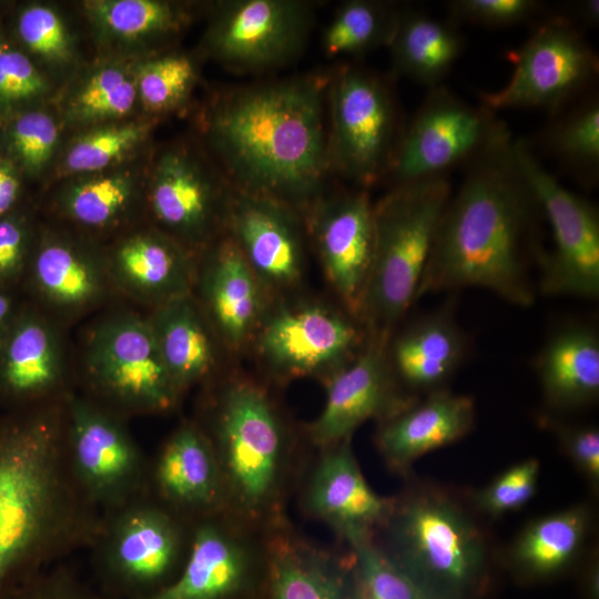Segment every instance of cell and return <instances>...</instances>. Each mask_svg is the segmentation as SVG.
<instances>
[{
	"mask_svg": "<svg viewBox=\"0 0 599 599\" xmlns=\"http://www.w3.org/2000/svg\"><path fill=\"white\" fill-rule=\"evenodd\" d=\"M331 75L232 89L206 115L207 141L236 191L305 213L332 173L324 121Z\"/></svg>",
	"mask_w": 599,
	"mask_h": 599,
	"instance_id": "obj_1",
	"label": "cell"
},
{
	"mask_svg": "<svg viewBox=\"0 0 599 599\" xmlns=\"http://www.w3.org/2000/svg\"><path fill=\"white\" fill-rule=\"evenodd\" d=\"M504 133L467 164L443 211L417 298L475 286L529 306L535 291L527 273L540 206Z\"/></svg>",
	"mask_w": 599,
	"mask_h": 599,
	"instance_id": "obj_2",
	"label": "cell"
},
{
	"mask_svg": "<svg viewBox=\"0 0 599 599\" xmlns=\"http://www.w3.org/2000/svg\"><path fill=\"white\" fill-rule=\"evenodd\" d=\"M62 425L48 409L0 430V599L77 531Z\"/></svg>",
	"mask_w": 599,
	"mask_h": 599,
	"instance_id": "obj_3",
	"label": "cell"
},
{
	"mask_svg": "<svg viewBox=\"0 0 599 599\" xmlns=\"http://www.w3.org/2000/svg\"><path fill=\"white\" fill-rule=\"evenodd\" d=\"M447 175L394 185L373 206L374 250L361 317L389 333L417 300L435 232L450 197Z\"/></svg>",
	"mask_w": 599,
	"mask_h": 599,
	"instance_id": "obj_4",
	"label": "cell"
},
{
	"mask_svg": "<svg viewBox=\"0 0 599 599\" xmlns=\"http://www.w3.org/2000/svg\"><path fill=\"white\" fill-rule=\"evenodd\" d=\"M392 521L390 558L430 599H454L470 590L485 565V546L469 517L449 499L418 495Z\"/></svg>",
	"mask_w": 599,
	"mask_h": 599,
	"instance_id": "obj_5",
	"label": "cell"
},
{
	"mask_svg": "<svg viewBox=\"0 0 599 599\" xmlns=\"http://www.w3.org/2000/svg\"><path fill=\"white\" fill-rule=\"evenodd\" d=\"M326 101L332 173L366 189L387 174L398 143L390 87L370 71L344 67L331 75Z\"/></svg>",
	"mask_w": 599,
	"mask_h": 599,
	"instance_id": "obj_6",
	"label": "cell"
},
{
	"mask_svg": "<svg viewBox=\"0 0 599 599\" xmlns=\"http://www.w3.org/2000/svg\"><path fill=\"white\" fill-rule=\"evenodd\" d=\"M216 440L223 484L243 510L261 511L276 490L285 449L282 424L263 389L246 380L226 388Z\"/></svg>",
	"mask_w": 599,
	"mask_h": 599,
	"instance_id": "obj_7",
	"label": "cell"
},
{
	"mask_svg": "<svg viewBox=\"0 0 599 599\" xmlns=\"http://www.w3.org/2000/svg\"><path fill=\"white\" fill-rule=\"evenodd\" d=\"M507 131L489 109L471 105L438 85L400 135L386 175L394 185L444 176L468 164Z\"/></svg>",
	"mask_w": 599,
	"mask_h": 599,
	"instance_id": "obj_8",
	"label": "cell"
},
{
	"mask_svg": "<svg viewBox=\"0 0 599 599\" xmlns=\"http://www.w3.org/2000/svg\"><path fill=\"white\" fill-rule=\"evenodd\" d=\"M517 162L552 230L540 255V288L547 295H599V216L595 206L560 184L524 140H514Z\"/></svg>",
	"mask_w": 599,
	"mask_h": 599,
	"instance_id": "obj_9",
	"label": "cell"
},
{
	"mask_svg": "<svg viewBox=\"0 0 599 599\" xmlns=\"http://www.w3.org/2000/svg\"><path fill=\"white\" fill-rule=\"evenodd\" d=\"M315 4L303 0H230L215 4L205 52L237 73L284 67L305 49Z\"/></svg>",
	"mask_w": 599,
	"mask_h": 599,
	"instance_id": "obj_10",
	"label": "cell"
},
{
	"mask_svg": "<svg viewBox=\"0 0 599 599\" xmlns=\"http://www.w3.org/2000/svg\"><path fill=\"white\" fill-rule=\"evenodd\" d=\"M514 71L497 91L480 93L490 111L555 110L586 89L598 74V59L565 19L540 24L514 53Z\"/></svg>",
	"mask_w": 599,
	"mask_h": 599,
	"instance_id": "obj_11",
	"label": "cell"
},
{
	"mask_svg": "<svg viewBox=\"0 0 599 599\" xmlns=\"http://www.w3.org/2000/svg\"><path fill=\"white\" fill-rule=\"evenodd\" d=\"M85 366L95 386L128 408L162 412L175 404L179 389L160 355L149 319L121 313L90 334Z\"/></svg>",
	"mask_w": 599,
	"mask_h": 599,
	"instance_id": "obj_12",
	"label": "cell"
},
{
	"mask_svg": "<svg viewBox=\"0 0 599 599\" xmlns=\"http://www.w3.org/2000/svg\"><path fill=\"white\" fill-rule=\"evenodd\" d=\"M257 351L276 373L333 374L363 348V334L343 314L318 304L281 306L257 328Z\"/></svg>",
	"mask_w": 599,
	"mask_h": 599,
	"instance_id": "obj_13",
	"label": "cell"
},
{
	"mask_svg": "<svg viewBox=\"0 0 599 599\" xmlns=\"http://www.w3.org/2000/svg\"><path fill=\"white\" fill-rule=\"evenodd\" d=\"M233 187L184 148L163 152L150 176L149 204L162 232L184 246L207 243L226 225Z\"/></svg>",
	"mask_w": 599,
	"mask_h": 599,
	"instance_id": "obj_14",
	"label": "cell"
},
{
	"mask_svg": "<svg viewBox=\"0 0 599 599\" xmlns=\"http://www.w3.org/2000/svg\"><path fill=\"white\" fill-rule=\"evenodd\" d=\"M374 204L366 189L323 193L305 212L327 280L356 317L374 250Z\"/></svg>",
	"mask_w": 599,
	"mask_h": 599,
	"instance_id": "obj_15",
	"label": "cell"
},
{
	"mask_svg": "<svg viewBox=\"0 0 599 599\" xmlns=\"http://www.w3.org/2000/svg\"><path fill=\"white\" fill-rule=\"evenodd\" d=\"M389 333H370L359 353L328 376L319 416L309 426L313 441L324 448L352 437L366 420L387 417L414 402L397 395L389 361Z\"/></svg>",
	"mask_w": 599,
	"mask_h": 599,
	"instance_id": "obj_16",
	"label": "cell"
},
{
	"mask_svg": "<svg viewBox=\"0 0 599 599\" xmlns=\"http://www.w3.org/2000/svg\"><path fill=\"white\" fill-rule=\"evenodd\" d=\"M72 475L92 502L123 506L141 478V457L125 429L93 405L73 399L68 412Z\"/></svg>",
	"mask_w": 599,
	"mask_h": 599,
	"instance_id": "obj_17",
	"label": "cell"
},
{
	"mask_svg": "<svg viewBox=\"0 0 599 599\" xmlns=\"http://www.w3.org/2000/svg\"><path fill=\"white\" fill-rule=\"evenodd\" d=\"M225 227L265 287L284 290L300 281L305 251L298 212L233 189Z\"/></svg>",
	"mask_w": 599,
	"mask_h": 599,
	"instance_id": "obj_18",
	"label": "cell"
},
{
	"mask_svg": "<svg viewBox=\"0 0 599 599\" xmlns=\"http://www.w3.org/2000/svg\"><path fill=\"white\" fill-rule=\"evenodd\" d=\"M326 449L308 485L311 512L345 538L370 534L374 527L387 522L394 504L365 479L352 451L351 438Z\"/></svg>",
	"mask_w": 599,
	"mask_h": 599,
	"instance_id": "obj_19",
	"label": "cell"
},
{
	"mask_svg": "<svg viewBox=\"0 0 599 599\" xmlns=\"http://www.w3.org/2000/svg\"><path fill=\"white\" fill-rule=\"evenodd\" d=\"M180 549L177 527L163 510L133 505L119 512L109 529L105 561L118 581L143 589L172 569Z\"/></svg>",
	"mask_w": 599,
	"mask_h": 599,
	"instance_id": "obj_20",
	"label": "cell"
},
{
	"mask_svg": "<svg viewBox=\"0 0 599 599\" xmlns=\"http://www.w3.org/2000/svg\"><path fill=\"white\" fill-rule=\"evenodd\" d=\"M475 404L471 397L439 388L420 403L387 417L377 434L385 460L396 469L463 438L471 428Z\"/></svg>",
	"mask_w": 599,
	"mask_h": 599,
	"instance_id": "obj_21",
	"label": "cell"
},
{
	"mask_svg": "<svg viewBox=\"0 0 599 599\" xmlns=\"http://www.w3.org/2000/svg\"><path fill=\"white\" fill-rule=\"evenodd\" d=\"M203 298L224 343L237 349L264 318V285L226 234L213 246L202 278Z\"/></svg>",
	"mask_w": 599,
	"mask_h": 599,
	"instance_id": "obj_22",
	"label": "cell"
},
{
	"mask_svg": "<svg viewBox=\"0 0 599 599\" xmlns=\"http://www.w3.org/2000/svg\"><path fill=\"white\" fill-rule=\"evenodd\" d=\"M108 268L122 288L156 306L191 295L194 273L186 246L161 230L122 240Z\"/></svg>",
	"mask_w": 599,
	"mask_h": 599,
	"instance_id": "obj_23",
	"label": "cell"
},
{
	"mask_svg": "<svg viewBox=\"0 0 599 599\" xmlns=\"http://www.w3.org/2000/svg\"><path fill=\"white\" fill-rule=\"evenodd\" d=\"M466 353V336L450 308L423 316L388 345L395 375L412 388L430 392L441 388Z\"/></svg>",
	"mask_w": 599,
	"mask_h": 599,
	"instance_id": "obj_24",
	"label": "cell"
},
{
	"mask_svg": "<svg viewBox=\"0 0 599 599\" xmlns=\"http://www.w3.org/2000/svg\"><path fill=\"white\" fill-rule=\"evenodd\" d=\"M546 400L556 408H576L599 394V338L593 328L569 325L555 333L537 358Z\"/></svg>",
	"mask_w": 599,
	"mask_h": 599,
	"instance_id": "obj_25",
	"label": "cell"
},
{
	"mask_svg": "<svg viewBox=\"0 0 599 599\" xmlns=\"http://www.w3.org/2000/svg\"><path fill=\"white\" fill-rule=\"evenodd\" d=\"M247 569L243 546L213 524L195 532L179 578L135 599H224L242 583Z\"/></svg>",
	"mask_w": 599,
	"mask_h": 599,
	"instance_id": "obj_26",
	"label": "cell"
},
{
	"mask_svg": "<svg viewBox=\"0 0 599 599\" xmlns=\"http://www.w3.org/2000/svg\"><path fill=\"white\" fill-rule=\"evenodd\" d=\"M393 71L430 89L450 72L464 49V38L453 20L424 12L399 10L387 44Z\"/></svg>",
	"mask_w": 599,
	"mask_h": 599,
	"instance_id": "obj_27",
	"label": "cell"
},
{
	"mask_svg": "<svg viewBox=\"0 0 599 599\" xmlns=\"http://www.w3.org/2000/svg\"><path fill=\"white\" fill-rule=\"evenodd\" d=\"M162 496L184 508L213 504L223 486L215 449L194 425L181 426L166 441L155 467Z\"/></svg>",
	"mask_w": 599,
	"mask_h": 599,
	"instance_id": "obj_28",
	"label": "cell"
},
{
	"mask_svg": "<svg viewBox=\"0 0 599 599\" xmlns=\"http://www.w3.org/2000/svg\"><path fill=\"white\" fill-rule=\"evenodd\" d=\"M62 373V347L52 326L37 316L19 321L1 348L2 387L19 397L40 396L58 386Z\"/></svg>",
	"mask_w": 599,
	"mask_h": 599,
	"instance_id": "obj_29",
	"label": "cell"
},
{
	"mask_svg": "<svg viewBox=\"0 0 599 599\" xmlns=\"http://www.w3.org/2000/svg\"><path fill=\"white\" fill-rule=\"evenodd\" d=\"M149 323L179 392L209 374L215 362L214 343L191 295L156 306Z\"/></svg>",
	"mask_w": 599,
	"mask_h": 599,
	"instance_id": "obj_30",
	"label": "cell"
},
{
	"mask_svg": "<svg viewBox=\"0 0 599 599\" xmlns=\"http://www.w3.org/2000/svg\"><path fill=\"white\" fill-rule=\"evenodd\" d=\"M105 267L72 242L48 238L35 253L34 284L52 306L67 312L95 304L104 292Z\"/></svg>",
	"mask_w": 599,
	"mask_h": 599,
	"instance_id": "obj_31",
	"label": "cell"
},
{
	"mask_svg": "<svg viewBox=\"0 0 599 599\" xmlns=\"http://www.w3.org/2000/svg\"><path fill=\"white\" fill-rule=\"evenodd\" d=\"M87 9L105 39L123 44L170 40L192 17L185 4L159 0H98Z\"/></svg>",
	"mask_w": 599,
	"mask_h": 599,
	"instance_id": "obj_32",
	"label": "cell"
},
{
	"mask_svg": "<svg viewBox=\"0 0 599 599\" xmlns=\"http://www.w3.org/2000/svg\"><path fill=\"white\" fill-rule=\"evenodd\" d=\"M587 522L583 507H572L540 518L518 538L514 548L516 562L534 575L558 572L579 551Z\"/></svg>",
	"mask_w": 599,
	"mask_h": 599,
	"instance_id": "obj_33",
	"label": "cell"
},
{
	"mask_svg": "<svg viewBox=\"0 0 599 599\" xmlns=\"http://www.w3.org/2000/svg\"><path fill=\"white\" fill-rule=\"evenodd\" d=\"M399 14L389 2H343L323 31L322 47L328 57L358 55L387 47Z\"/></svg>",
	"mask_w": 599,
	"mask_h": 599,
	"instance_id": "obj_34",
	"label": "cell"
},
{
	"mask_svg": "<svg viewBox=\"0 0 599 599\" xmlns=\"http://www.w3.org/2000/svg\"><path fill=\"white\" fill-rule=\"evenodd\" d=\"M139 101L135 74L120 64L100 65L65 100V114L74 123L101 124L131 113Z\"/></svg>",
	"mask_w": 599,
	"mask_h": 599,
	"instance_id": "obj_35",
	"label": "cell"
},
{
	"mask_svg": "<svg viewBox=\"0 0 599 599\" xmlns=\"http://www.w3.org/2000/svg\"><path fill=\"white\" fill-rule=\"evenodd\" d=\"M102 172L75 181L63 196L64 212L83 227L102 230L112 226L135 200L136 184L131 174Z\"/></svg>",
	"mask_w": 599,
	"mask_h": 599,
	"instance_id": "obj_36",
	"label": "cell"
},
{
	"mask_svg": "<svg viewBox=\"0 0 599 599\" xmlns=\"http://www.w3.org/2000/svg\"><path fill=\"white\" fill-rule=\"evenodd\" d=\"M196 79L197 65L186 53L152 58L140 64L135 73L139 102L151 113L175 112L187 103Z\"/></svg>",
	"mask_w": 599,
	"mask_h": 599,
	"instance_id": "obj_37",
	"label": "cell"
},
{
	"mask_svg": "<svg viewBox=\"0 0 599 599\" xmlns=\"http://www.w3.org/2000/svg\"><path fill=\"white\" fill-rule=\"evenodd\" d=\"M271 558L272 599H344L324 564L306 549L277 544Z\"/></svg>",
	"mask_w": 599,
	"mask_h": 599,
	"instance_id": "obj_38",
	"label": "cell"
},
{
	"mask_svg": "<svg viewBox=\"0 0 599 599\" xmlns=\"http://www.w3.org/2000/svg\"><path fill=\"white\" fill-rule=\"evenodd\" d=\"M354 554L358 599H430L390 556L379 549L370 534L346 538Z\"/></svg>",
	"mask_w": 599,
	"mask_h": 599,
	"instance_id": "obj_39",
	"label": "cell"
},
{
	"mask_svg": "<svg viewBox=\"0 0 599 599\" xmlns=\"http://www.w3.org/2000/svg\"><path fill=\"white\" fill-rule=\"evenodd\" d=\"M547 149L576 171L593 173L599 165V103L582 102L547 131Z\"/></svg>",
	"mask_w": 599,
	"mask_h": 599,
	"instance_id": "obj_40",
	"label": "cell"
},
{
	"mask_svg": "<svg viewBox=\"0 0 599 599\" xmlns=\"http://www.w3.org/2000/svg\"><path fill=\"white\" fill-rule=\"evenodd\" d=\"M148 131L145 123H115L83 133L68 149L63 167L71 173L102 172L142 143Z\"/></svg>",
	"mask_w": 599,
	"mask_h": 599,
	"instance_id": "obj_41",
	"label": "cell"
},
{
	"mask_svg": "<svg viewBox=\"0 0 599 599\" xmlns=\"http://www.w3.org/2000/svg\"><path fill=\"white\" fill-rule=\"evenodd\" d=\"M18 31L24 44L48 63L63 65L73 59L69 31L52 8L41 4L27 8L19 17Z\"/></svg>",
	"mask_w": 599,
	"mask_h": 599,
	"instance_id": "obj_42",
	"label": "cell"
},
{
	"mask_svg": "<svg viewBox=\"0 0 599 599\" xmlns=\"http://www.w3.org/2000/svg\"><path fill=\"white\" fill-rule=\"evenodd\" d=\"M59 126L54 118L40 110L29 111L11 128L12 149L27 171L41 172L54 154L59 141Z\"/></svg>",
	"mask_w": 599,
	"mask_h": 599,
	"instance_id": "obj_43",
	"label": "cell"
},
{
	"mask_svg": "<svg viewBox=\"0 0 599 599\" xmlns=\"http://www.w3.org/2000/svg\"><path fill=\"white\" fill-rule=\"evenodd\" d=\"M539 470V461L532 458L514 465L478 493L477 506L495 516L525 506L536 493Z\"/></svg>",
	"mask_w": 599,
	"mask_h": 599,
	"instance_id": "obj_44",
	"label": "cell"
},
{
	"mask_svg": "<svg viewBox=\"0 0 599 599\" xmlns=\"http://www.w3.org/2000/svg\"><path fill=\"white\" fill-rule=\"evenodd\" d=\"M540 3L535 0H454L447 4L450 20L485 27H508L528 20Z\"/></svg>",
	"mask_w": 599,
	"mask_h": 599,
	"instance_id": "obj_45",
	"label": "cell"
},
{
	"mask_svg": "<svg viewBox=\"0 0 599 599\" xmlns=\"http://www.w3.org/2000/svg\"><path fill=\"white\" fill-rule=\"evenodd\" d=\"M47 89L45 79L26 54L0 44V102L35 99Z\"/></svg>",
	"mask_w": 599,
	"mask_h": 599,
	"instance_id": "obj_46",
	"label": "cell"
},
{
	"mask_svg": "<svg viewBox=\"0 0 599 599\" xmlns=\"http://www.w3.org/2000/svg\"><path fill=\"white\" fill-rule=\"evenodd\" d=\"M1 599H104L65 573L30 577Z\"/></svg>",
	"mask_w": 599,
	"mask_h": 599,
	"instance_id": "obj_47",
	"label": "cell"
},
{
	"mask_svg": "<svg viewBox=\"0 0 599 599\" xmlns=\"http://www.w3.org/2000/svg\"><path fill=\"white\" fill-rule=\"evenodd\" d=\"M561 441L577 467L593 484L599 480V432L595 427L562 428Z\"/></svg>",
	"mask_w": 599,
	"mask_h": 599,
	"instance_id": "obj_48",
	"label": "cell"
},
{
	"mask_svg": "<svg viewBox=\"0 0 599 599\" xmlns=\"http://www.w3.org/2000/svg\"><path fill=\"white\" fill-rule=\"evenodd\" d=\"M27 230L18 220L0 219V281L16 276L27 255Z\"/></svg>",
	"mask_w": 599,
	"mask_h": 599,
	"instance_id": "obj_49",
	"label": "cell"
},
{
	"mask_svg": "<svg viewBox=\"0 0 599 599\" xmlns=\"http://www.w3.org/2000/svg\"><path fill=\"white\" fill-rule=\"evenodd\" d=\"M19 179L12 165L0 161V217L14 204L19 193Z\"/></svg>",
	"mask_w": 599,
	"mask_h": 599,
	"instance_id": "obj_50",
	"label": "cell"
},
{
	"mask_svg": "<svg viewBox=\"0 0 599 599\" xmlns=\"http://www.w3.org/2000/svg\"><path fill=\"white\" fill-rule=\"evenodd\" d=\"M577 16L589 26L598 24L599 22V1L583 0L577 3Z\"/></svg>",
	"mask_w": 599,
	"mask_h": 599,
	"instance_id": "obj_51",
	"label": "cell"
},
{
	"mask_svg": "<svg viewBox=\"0 0 599 599\" xmlns=\"http://www.w3.org/2000/svg\"><path fill=\"white\" fill-rule=\"evenodd\" d=\"M12 309V304L10 297L0 291V334L3 332L4 327L8 324L10 314Z\"/></svg>",
	"mask_w": 599,
	"mask_h": 599,
	"instance_id": "obj_52",
	"label": "cell"
}]
</instances>
